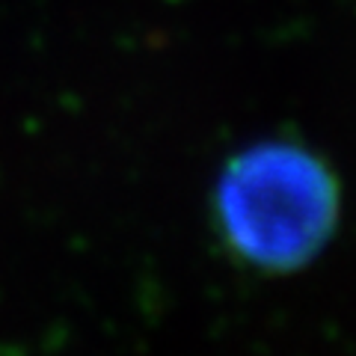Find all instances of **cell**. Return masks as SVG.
Segmentation results:
<instances>
[{
	"instance_id": "obj_1",
	"label": "cell",
	"mask_w": 356,
	"mask_h": 356,
	"mask_svg": "<svg viewBox=\"0 0 356 356\" xmlns=\"http://www.w3.org/2000/svg\"><path fill=\"white\" fill-rule=\"evenodd\" d=\"M341 187L330 163L291 140L232 154L214 184V226L226 250L261 273H294L336 235Z\"/></svg>"
}]
</instances>
